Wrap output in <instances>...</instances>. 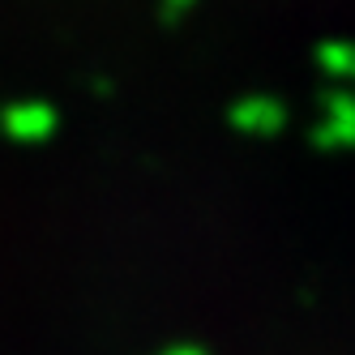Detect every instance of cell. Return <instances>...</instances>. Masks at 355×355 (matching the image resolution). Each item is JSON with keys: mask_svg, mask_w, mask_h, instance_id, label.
Here are the masks:
<instances>
[{"mask_svg": "<svg viewBox=\"0 0 355 355\" xmlns=\"http://www.w3.org/2000/svg\"><path fill=\"white\" fill-rule=\"evenodd\" d=\"M232 120H236V129L248 133V137H274L278 129H283L287 112H283V103H278V98L257 94V98H244V103H236V107H232Z\"/></svg>", "mask_w": 355, "mask_h": 355, "instance_id": "6da1fadb", "label": "cell"}, {"mask_svg": "<svg viewBox=\"0 0 355 355\" xmlns=\"http://www.w3.org/2000/svg\"><path fill=\"white\" fill-rule=\"evenodd\" d=\"M167 355H201V351H197V347H171Z\"/></svg>", "mask_w": 355, "mask_h": 355, "instance_id": "277c9868", "label": "cell"}, {"mask_svg": "<svg viewBox=\"0 0 355 355\" xmlns=\"http://www.w3.org/2000/svg\"><path fill=\"white\" fill-rule=\"evenodd\" d=\"M193 5H197V0H163V17H167V21H180Z\"/></svg>", "mask_w": 355, "mask_h": 355, "instance_id": "3957f363", "label": "cell"}, {"mask_svg": "<svg viewBox=\"0 0 355 355\" xmlns=\"http://www.w3.org/2000/svg\"><path fill=\"white\" fill-rule=\"evenodd\" d=\"M0 124L9 129V137L17 141H43V137H52V107H43V103H13L5 116H0Z\"/></svg>", "mask_w": 355, "mask_h": 355, "instance_id": "7a4b0ae2", "label": "cell"}]
</instances>
